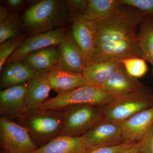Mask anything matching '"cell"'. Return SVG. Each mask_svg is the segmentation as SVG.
<instances>
[{"instance_id":"obj_31","label":"cell","mask_w":153,"mask_h":153,"mask_svg":"<svg viewBox=\"0 0 153 153\" xmlns=\"http://www.w3.org/2000/svg\"><path fill=\"white\" fill-rule=\"evenodd\" d=\"M10 15L9 9L1 5L0 7V24L4 22Z\"/></svg>"},{"instance_id":"obj_27","label":"cell","mask_w":153,"mask_h":153,"mask_svg":"<svg viewBox=\"0 0 153 153\" xmlns=\"http://www.w3.org/2000/svg\"><path fill=\"white\" fill-rule=\"evenodd\" d=\"M121 4L136 9L146 16L153 18V0H120Z\"/></svg>"},{"instance_id":"obj_10","label":"cell","mask_w":153,"mask_h":153,"mask_svg":"<svg viewBox=\"0 0 153 153\" xmlns=\"http://www.w3.org/2000/svg\"><path fill=\"white\" fill-rule=\"evenodd\" d=\"M29 110L26 99V83L0 91V115L15 120Z\"/></svg>"},{"instance_id":"obj_16","label":"cell","mask_w":153,"mask_h":153,"mask_svg":"<svg viewBox=\"0 0 153 153\" xmlns=\"http://www.w3.org/2000/svg\"><path fill=\"white\" fill-rule=\"evenodd\" d=\"M49 79L52 89L58 94L70 92L88 84L82 73L69 72L57 66L49 70Z\"/></svg>"},{"instance_id":"obj_29","label":"cell","mask_w":153,"mask_h":153,"mask_svg":"<svg viewBox=\"0 0 153 153\" xmlns=\"http://www.w3.org/2000/svg\"><path fill=\"white\" fill-rule=\"evenodd\" d=\"M134 143H123L116 146L96 148L90 150L87 153H118Z\"/></svg>"},{"instance_id":"obj_15","label":"cell","mask_w":153,"mask_h":153,"mask_svg":"<svg viewBox=\"0 0 153 153\" xmlns=\"http://www.w3.org/2000/svg\"><path fill=\"white\" fill-rule=\"evenodd\" d=\"M144 86L138 79L131 76L122 65L99 87L116 98L139 90Z\"/></svg>"},{"instance_id":"obj_33","label":"cell","mask_w":153,"mask_h":153,"mask_svg":"<svg viewBox=\"0 0 153 153\" xmlns=\"http://www.w3.org/2000/svg\"><path fill=\"white\" fill-rule=\"evenodd\" d=\"M4 151V153H9V152H6V151Z\"/></svg>"},{"instance_id":"obj_2","label":"cell","mask_w":153,"mask_h":153,"mask_svg":"<svg viewBox=\"0 0 153 153\" xmlns=\"http://www.w3.org/2000/svg\"><path fill=\"white\" fill-rule=\"evenodd\" d=\"M69 20L65 1L42 0L26 10L22 23L34 36L62 28Z\"/></svg>"},{"instance_id":"obj_20","label":"cell","mask_w":153,"mask_h":153,"mask_svg":"<svg viewBox=\"0 0 153 153\" xmlns=\"http://www.w3.org/2000/svg\"><path fill=\"white\" fill-rule=\"evenodd\" d=\"M122 65L120 62L97 63L91 61L85 63L82 74L88 84L99 86Z\"/></svg>"},{"instance_id":"obj_1","label":"cell","mask_w":153,"mask_h":153,"mask_svg":"<svg viewBox=\"0 0 153 153\" xmlns=\"http://www.w3.org/2000/svg\"><path fill=\"white\" fill-rule=\"evenodd\" d=\"M146 17L121 4L108 16L93 22L97 30L94 52L118 49L136 39L137 30Z\"/></svg>"},{"instance_id":"obj_6","label":"cell","mask_w":153,"mask_h":153,"mask_svg":"<svg viewBox=\"0 0 153 153\" xmlns=\"http://www.w3.org/2000/svg\"><path fill=\"white\" fill-rule=\"evenodd\" d=\"M62 111L63 123L60 135L82 137L103 119L102 107L93 105H74Z\"/></svg>"},{"instance_id":"obj_7","label":"cell","mask_w":153,"mask_h":153,"mask_svg":"<svg viewBox=\"0 0 153 153\" xmlns=\"http://www.w3.org/2000/svg\"><path fill=\"white\" fill-rule=\"evenodd\" d=\"M0 144L9 153H34L38 149L27 131L15 121L0 117Z\"/></svg>"},{"instance_id":"obj_17","label":"cell","mask_w":153,"mask_h":153,"mask_svg":"<svg viewBox=\"0 0 153 153\" xmlns=\"http://www.w3.org/2000/svg\"><path fill=\"white\" fill-rule=\"evenodd\" d=\"M89 151L82 136L59 135L34 153H87Z\"/></svg>"},{"instance_id":"obj_4","label":"cell","mask_w":153,"mask_h":153,"mask_svg":"<svg viewBox=\"0 0 153 153\" xmlns=\"http://www.w3.org/2000/svg\"><path fill=\"white\" fill-rule=\"evenodd\" d=\"M153 106V93L147 87L115 99L102 107V118L121 123L133 116Z\"/></svg>"},{"instance_id":"obj_25","label":"cell","mask_w":153,"mask_h":153,"mask_svg":"<svg viewBox=\"0 0 153 153\" xmlns=\"http://www.w3.org/2000/svg\"><path fill=\"white\" fill-rule=\"evenodd\" d=\"M26 36L21 34L16 37L7 40L0 45V71L3 70V66L8 59L24 42Z\"/></svg>"},{"instance_id":"obj_3","label":"cell","mask_w":153,"mask_h":153,"mask_svg":"<svg viewBox=\"0 0 153 153\" xmlns=\"http://www.w3.org/2000/svg\"><path fill=\"white\" fill-rule=\"evenodd\" d=\"M63 111L40 108L28 110L15 122L25 128L38 148L60 135Z\"/></svg>"},{"instance_id":"obj_22","label":"cell","mask_w":153,"mask_h":153,"mask_svg":"<svg viewBox=\"0 0 153 153\" xmlns=\"http://www.w3.org/2000/svg\"><path fill=\"white\" fill-rule=\"evenodd\" d=\"M120 4V0H88L83 17L90 22H97L109 16Z\"/></svg>"},{"instance_id":"obj_23","label":"cell","mask_w":153,"mask_h":153,"mask_svg":"<svg viewBox=\"0 0 153 153\" xmlns=\"http://www.w3.org/2000/svg\"><path fill=\"white\" fill-rule=\"evenodd\" d=\"M22 20L18 14H10L4 22L0 24V44L20 35Z\"/></svg>"},{"instance_id":"obj_11","label":"cell","mask_w":153,"mask_h":153,"mask_svg":"<svg viewBox=\"0 0 153 153\" xmlns=\"http://www.w3.org/2000/svg\"><path fill=\"white\" fill-rule=\"evenodd\" d=\"M58 47L59 57L57 66L66 71L81 74L85 64V57L71 32L65 33Z\"/></svg>"},{"instance_id":"obj_5","label":"cell","mask_w":153,"mask_h":153,"mask_svg":"<svg viewBox=\"0 0 153 153\" xmlns=\"http://www.w3.org/2000/svg\"><path fill=\"white\" fill-rule=\"evenodd\" d=\"M115 99L101 88L88 84L70 92L57 94L55 97L47 100L41 108L62 110L70 105L83 104L103 107L112 102Z\"/></svg>"},{"instance_id":"obj_19","label":"cell","mask_w":153,"mask_h":153,"mask_svg":"<svg viewBox=\"0 0 153 153\" xmlns=\"http://www.w3.org/2000/svg\"><path fill=\"white\" fill-rule=\"evenodd\" d=\"M59 57L58 46H52L31 53L22 61L36 72L50 70L57 66Z\"/></svg>"},{"instance_id":"obj_21","label":"cell","mask_w":153,"mask_h":153,"mask_svg":"<svg viewBox=\"0 0 153 153\" xmlns=\"http://www.w3.org/2000/svg\"><path fill=\"white\" fill-rule=\"evenodd\" d=\"M137 40L143 58L152 67L153 76V18L147 16L139 28Z\"/></svg>"},{"instance_id":"obj_32","label":"cell","mask_w":153,"mask_h":153,"mask_svg":"<svg viewBox=\"0 0 153 153\" xmlns=\"http://www.w3.org/2000/svg\"><path fill=\"white\" fill-rule=\"evenodd\" d=\"M7 2L8 5L12 7H17L21 6L24 2V1L22 0H8Z\"/></svg>"},{"instance_id":"obj_13","label":"cell","mask_w":153,"mask_h":153,"mask_svg":"<svg viewBox=\"0 0 153 153\" xmlns=\"http://www.w3.org/2000/svg\"><path fill=\"white\" fill-rule=\"evenodd\" d=\"M120 123L124 142L140 141L153 125V106Z\"/></svg>"},{"instance_id":"obj_18","label":"cell","mask_w":153,"mask_h":153,"mask_svg":"<svg viewBox=\"0 0 153 153\" xmlns=\"http://www.w3.org/2000/svg\"><path fill=\"white\" fill-rule=\"evenodd\" d=\"M36 73L22 61L7 64L1 73L0 79L1 90L15 85L27 83Z\"/></svg>"},{"instance_id":"obj_12","label":"cell","mask_w":153,"mask_h":153,"mask_svg":"<svg viewBox=\"0 0 153 153\" xmlns=\"http://www.w3.org/2000/svg\"><path fill=\"white\" fill-rule=\"evenodd\" d=\"M71 29L72 37L83 53L85 63L92 61L97 33L94 23L81 17L72 21Z\"/></svg>"},{"instance_id":"obj_24","label":"cell","mask_w":153,"mask_h":153,"mask_svg":"<svg viewBox=\"0 0 153 153\" xmlns=\"http://www.w3.org/2000/svg\"><path fill=\"white\" fill-rule=\"evenodd\" d=\"M121 63L126 72L136 79L144 76L149 70L146 60L142 57H129L123 60Z\"/></svg>"},{"instance_id":"obj_30","label":"cell","mask_w":153,"mask_h":153,"mask_svg":"<svg viewBox=\"0 0 153 153\" xmlns=\"http://www.w3.org/2000/svg\"><path fill=\"white\" fill-rule=\"evenodd\" d=\"M141 141L134 143L118 153H140Z\"/></svg>"},{"instance_id":"obj_28","label":"cell","mask_w":153,"mask_h":153,"mask_svg":"<svg viewBox=\"0 0 153 153\" xmlns=\"http://www.w3.org/2000/svg\"><path fill=\"white\" fill-rule=\"evenodd\" d=\"M140 153H153V125L141 140Z\"/></svg>"},{"instance_id":"obj_8","label":"cell","mask_w":153,"mask_h":153,"mask_svg":"<svg viewBox=\"0 0 153 153\" xmlns=\"http://www.w3.org/2000/svg\"><path fill=\"white\" fill-rule=\"evenodd\" d=\"M89 150L124 142L120 123L102 119L82 136Z\"/></svg>"},{"instance_id":"obj_9","label":"cell","mask_w":153,"mask_h":153,"mask_svg":"<svg viewBox=\"0 0 153 153\" xmlns=\"http://www.w3.org/2000/svg\"><path fill=\"white\" fill-rule=\"evenodd\" d=\"M65 33L62 28L28 37L9 57L6 64L22 61L27 55L40 49L58 46Z\"/></svg>"},{"instance_id":"obj_14","label":"cell","mask_w":153,"mask_h":153,"mask_svg":"<svg viewBox=\"0 0 153 153\" xmlns=\"http://www.w3.org/2000/svg\"><path fill=\"white\" fill-rule=\"evenodd\" d=\"M49 70L36 71L26 83V99L29 110L41 108L52 89L49 81Z\"/></svg>"},{"instance_id":"obj_26","label":"cell","mask_w":153,"mask_h":153,"mask_svg":"<svg viewBox=\"0 0 153 153\" xmlns=\"http://www.w3.org/2000/svg\"><path fill=\"white\" fill-rule=\"evenodd\" d=\"M65 1L71 21L83 16L87 7L88 0H67Z\"/></svg>"}]
</instances>
